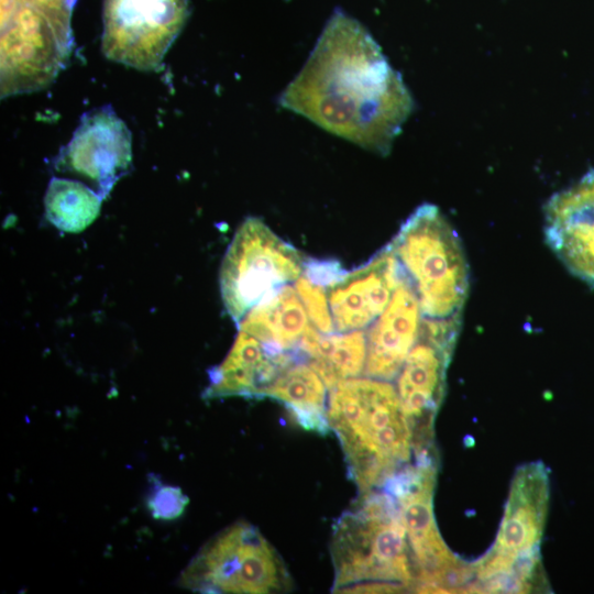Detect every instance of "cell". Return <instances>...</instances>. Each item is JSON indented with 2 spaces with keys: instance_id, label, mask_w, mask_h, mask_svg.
Listing matches in <instances>:
<instances>
[{
  "instance_id": "cell-3",
  "label": "cell",
  "mask_w": 594,
  "mask_h": 594,
  "mask_svg": "<svg viewBox=\"0 0 594 594\" xmlns=\"http://www.w3.org/2000/svg\"><path fill=\"white\" fill-rule=\"evenodd\" d=\"M399 507L387 492L361 494L333 527V592L381 593L415 587Z\"/></svg>"
},
{
  "instance_id": "cell-20",
  "label": "cell",
  "mask_w": 594,
  "mask_h": 594,
  "mask_svg": "<svg viewBox=\"0 0 594 594\" xmlns=\"http://www.w3.org/2000/svg\"><path fill=\"white\" fill-rule=\"evenodd\" d=\"M301 298L311 324L323 334L334 333L327 297V286L311 280L304 274L294 283Z\"/></svg>"
},
{
  "instance_id": "cell-14",
  "label": "cell",
  "mask_w": 594,
  "mask_h": 594,
  "mask_svg": "<svg viewBox=\"0 0 594 594\" xmlns=\"http://www.w3.org/2000/svg\"><path fill=\"white\" fill-rule=\"evenodd\" d=\"M422 317L417 293L402 268L388 305L366 332L367 377L389 382L397 377L419 339Z\"/></svg>"
},
{
  "instance_id": "cell-19",
  "label": "cell",
  "mask_w": 594,
  "mask_h": 594,
  "mask_svg": "<svg viewBox=\"0 0 594 594\" xmlns=\"http://www.w3.org/2000/svg\"><path fill=\"white\" fill-rule=\"evenodd\" d=\"M102 198L77 180L53 177L44 198L45 216L57 229L79 233L99 216Z\"/></svg>"
},
{
  "instance_id": "cell-18",
  "label": "cell",
  "mask_w": 594,
  "mask_h": 594,
  "mask_svg": "<svg viewBox=\"0 0 594 594\" xmlns=\"http://www.w3.org/2000/svg\"><path fill=\"white\" fill-rule=\"evenodd\" d=\"M297 350L330 391L341 381L364 373L366 333L355 330L323 334L310 324Z\"/></svg>"
},
{
  "instance_id": "cell-7",
  "label": "cell",
  "mask_w": 594,
  "mask_h": 594,
  "mask_svg": "<svg viewBox=\"0 0 594 594\" xmlns=\"http://www.w3.org/2000/svg\"><path fill=\"white\" fill-rule=\"evenodd\" d=\"M305 261L262 219L246 218L226 251L219 274L222 301L234 323L280 287L294 284Z\"/></svg>"
},
{
  "instance_id": "cell-21",
  "label": "cell",
  "mask_w": 594,
  "mask_h": 594,
  "mask_svg": "<svg viewBox=\"0 0 594 594\" xmlns=\"http://www.w3.org/2000/svg\"><path fill=\"white\" fill-rule=\"evenodd\" d=\"M151 479L152 488L146 497V508L151 516L157 520L179 518L189 504V498L180 487L164 484L153 475Z\"/></svg>"
},
{
  "instance_id": "cell-4",
  "label": "cell",
  "mask_w": 594,
  "mask_h": 594,
  "mask_svg": "<svg viewBox=\"0 0 594 594\" xmlns=\"http://www.w3.org/2000/svg\"><path fill=\"white\" fill-rule=\"evenodd\" d=\"M389 246L417 293L424 317L461 316L469 265L460 238L438 207L419 206Z\"/></svg>"
},
{
  "instance_id": "cell-8",
  "label": "cell",
  "mask_w": 594,
  "mask_h": 594,
  "mask_svg": "<svg viewBox=\"0 0 594 594\" xmlns=\"http://www.w3.org/2000/svg\"><path fill=\"white\" fill-rule=\"evenodd\" d=\"M188 15V0H103L102 52L123 65L154 70Z\"/></svg>"
},
{
  "instance_id": "cell-6",
  "label": "cell",
  "mask_w": 594,
  "mask_h": 594,
  "mask_svg": "<svg viewBox=\"0 0 594 594\" xmlns=\"http://www.w3.org/2000/svg\"><path fill=\"white\" fill-rule=\"evenodd\" d=\"M178 584L202 593L266 594L286 591L290 579L261 532L239 521L200 549L180 574Z\"/></svg>"
},
{
  "instance_id": "cell-5",
  "label": "cell",
  "mask_w": 594,
  "mask_h": 594,
  "mask_svg": "<svg viewBox=\"0 0 594 594\" xmlns=\"http://www.w3.org/2000/svg\"><path fill=\"white\" fill-rule=\"evenodd\" d=\"M436 465L431 457L395 472L384 484L396 499L411 551L418 592L466 590L474 566L460 561L447 547L436 524L432 497Z\"/></svg>"
},
{
  "instance_id": "cell-22",
  "label": "cell",
  "mask_w": 594,
  "mask_h": 594,
  "mask_svg": "<svg viewBox=\"0 0 594 594\" xmlns=\"http://www.w3.org/2000/svg\"><path fill=\"white\" fill-rule=\"evenodd\" d=\"M30 9L47 19L65 37L73 40L70 15L76 0H1Z\"/></svg>"
},
{
  "instance_id": "cell-16",
  "label": "cell",
  "mask_w": 594,
  "mask_h": 594,
  "mask_svg": "<svg viewBox=\"0 0 594 594\" xmlns=\"http://www.w3.org/2000/svg\"><path fill=\"white\" fill-rule=\"evenodd\" d=\"M311 322L294 284L254 306L238 324L276 351H296Z\"/></svg>"
},
{
  "instance_id": "cell-10",
  "label": "cell",
  "mask_w": 594,
  "mask_h": 594,
  "mask_svg": "<svg viewBox=\"0 0 594 594\" xmlns=\"http://www.w3.org/2000/svg\"><path fill=\"white\" fill-rule=\"evenodd\" d=\"M455 342L457 336L431 328L422 317L419 339L396 377L415 454L429 450L431 426L443 397L446 372Z\"/></svg>"
},
{
  "instance_id": "cell-15",
  "label": "cell",
  "mask_w": 594,
  "mask_h": 594,
  "mask_svg": "<svg viewBox=\"0 0 594 594\" xmlns=\"http://www.w3.org/2000/svg\"><path fill=\"white\" fill-rule=\"evenodd\" d=\"M297 351L279 352L246 331L240 330L221 364L209 371L207 399L243 396L261 398L264 389L292 362Z\"/></svg>"
},
{
  "instance_id": "cell-17",
  "label": "cell",
  "mask_w": 594,
  "mask_h": 594,
  "mask_svg": "<svg viewBox=\"0 0 594 594\" xmlns=\"http://www.w3.org/2000/svg\"><path fill=\"white\" fill-rule=\"evenodd\" d=\"M327 389L320 375L300 356L274 378L264 389L262 397H270L285 405L302 429L327 435L330 431Z\"/></svg>"
},
{
  "instance_id": "cell-13",
  "label": "cell",
  "mask_w": 594,
  "mask_h": 594,
  "mask_svg": "<svg viewBox=\"0 0 594 594\" xmlns=\"http://www.w3.org/2000/svg\"><path fill=\"white\" fill-rule=\"evenodd\" d=\"M546 241L565 266L594 282V169L546 205Z\"/></svg>"
},
{
  "instance_id": "cell-2",
  "label": "cell",
  "mask_w": 594,
  "mask_h": 594,
  "mask_svg": "<svg viewBox=\"0 0 594 594\" xmlns=\"http://www.w3.org/2000/svg\"><path fill=\"white\" fill-rule=\"evenodd\" d=\"M327 418L360 495L384 485L411 458L413 432L389 381H341L330 389Z\"/></svg>"
},
{
  "instance_id": "cell-11",
  "label": "cell",
  "mask_w": 594,
  "mask_h": 594,
  "mask_svg": "<svg viewBox=\"0 0 594 594\" xmlns=\"http://www.w3.org/2000/svg\"><path fill=\"white\" fill-rule=\"evenodd\" d=\"M131 133L110 106L86 112L58 166L92 182L103 199L131 166Z\"/></svg>"
},
{
  "instance_id": "cell-12",
  "label": "cell",
  "mask_w": 594,
  "mask_h": 594,
  "mask_svg": "<svg viewBox=\"0 0 594 594\" xmlns=\"http://www.w3.org/2000/svg\"><path fill=\"white\" fill-rule=\"evenodd\" d=\"M400 274L402 267L388 244L331 284L327 297L334 332L369 328L388 305Z\"/></svg>"
},
{
  "instance_id": "cell-9",
  "label": "cell",
  "mask_w": 594,
  "mask_h": 594,
  "mask_svg": "<svg viewBox=\"0 0 594 594\" xmlns=\"http://www.w3.org/2000/svg\"><path fill=\"white\" fill-rule=\"evenodd\" d=\"M549 502V476L542 463L520 466L492 549L474 565L479 583L509 575L516 564L539 553Z\"/></svg>"
},
{
  "instance_id": "cell-1",
  "label": "cell",
  "mask_w": 594,
  "mask_h": 594,
  "mask_svg": "<svg viewBox=\"0 0 594 594\" xmlns=\"http://www.w3.org/2000/svg\"><path fill=\"white\" fill-rule=\"evenodd\" d=\"M279 105L328 132L386 155L414 108L402 76L354 18L333 12Z\"/></svg>"
}]
</instances>
